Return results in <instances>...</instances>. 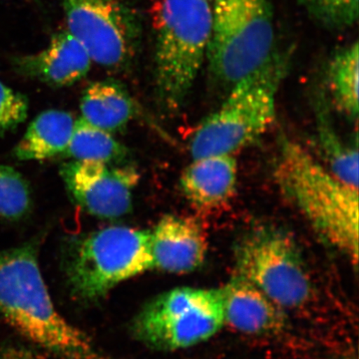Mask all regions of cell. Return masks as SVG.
<instances>
[{
	"label": "cell",
	"mask_w": 359,
	"mask_h": 359,
	"mask_svg": "<svg viewBox=\"0 0 359 359\" xmlns=\"http://www.w3.org/2000/svg\"><path fill=\"white\" fill-rule=\"evenodd\" d=\"M153 269L187 273L204 264L208 252L205 231L190 217L167 215L150 231Z\"/></svg>",
	"instance_id": "11"
},
{
	"label": "cell",
	"mask_w": 359,
	"mask_h": 359,
	"mask_svg": "<svg viewBox=\"0 0 359 359\" xmlns=\"http://www.w3.org/2000/svg\"><path fill=\"white\" fill-rule=\"evenodd\" d=\"M358 41L340 49L327 66V86L341 112L356 119L358 115L359 55Z\"/></svg>",
	"instance_id": "17"
},
{
	"label": "cell",
	"mask_w": 359,
	"mask_h": 359,
	"mask_svg": "<svg viewBox=\"0 0 359 359\" xmlns=\"http://www.w3.org/2000/svg\"><path fill=\"white\" fill-rule=\"evenodd\" d=\"M27 98L0 81V137L14 131L27 119Z\"/></svg>",
	"instance_id": "22"
},
{
	"label": "cell",
	"mask_w": 359,
	"mask_h": 359,
	"mask_svg": "<svg viewBox=\"0 0 359 359\" xmlns=\"http://www.w3.org/2000/svg\"><path fill=\"white\" fill-rule=\"evenodd\" d=\"M318 142L325 167L342 182L358 188V150L340 138L330 121L320 116Z\"/></svg>",
	"instance_id": "19"
},
{
	"label": "cell",
	"mask_w": 359,
	"mask_h": 359,
	"mask_svg": "<svg viewBox=\"0 0 359 359\" xmlns=\"http://www.w3.org/2000/svg\"><path fill=\"white\" fill-rule=\"evenodd\" d=\"M66 29L92 62L122 69L131 65L140 42V23L122 0H61Z\"/></svg>",
	"instance_id": "9"
},
{
	"label": "cell",
	"mask_w": 359,
	"mask_h": 359,
	"mask_svg": "<svg viewBox=\"0 0 359 359\" xmlns=\"http://www.w3.org/2000/svg\"><path fill=\"white\" fill-rule=\"evenodd\" d=\"M290 49H276L268 62L229 90L221 106L201 123L190 142L193 158L235 155L268 131L276 98L292 65Z\"/></svg>",
	"instance_id": "3"
},
{
	"label": "cell",
	"mask_w": 359,
	"mask_h": 359,
	"mask_svg": "<svg viewBox=\"0 0 359 359\" xmlns=\"http://www.w3.org/2000/svg\"><path fill=\"white\" fill-rule=\"evenodd\" d=\"M60 174L74 202L102 219L121 218L131 211L140 177L133 167L97 161L66 163Z\"/></svg>",
	"instance_id": "10"
},
{
	"label": "cell",
	"mask_w": 359,
	"mask_h": 359,
	"mask_svg": "<svg viewBox=\"0 0 359 359\" xmlns=\"http://www.w3.org/2000/svg\"><path fill=\"white\" fill-rule=\"evenodd\" d=\"M0 313L56 358L108 359L54 306L32 245L0 250Z\"/></svg>",
	"instance_id": "1"
},
{
	"label": "cell",
	"mask_w": 359,
	"mask_h": 359,
	"mask_svg": "<svg viewBox=\"0 0 359 359\" xmlns=\"http://www.w3.org/2000/svg\"><path fill=\"white\" fill-rule=\"evenodd\" d=\"M237 273L244 276L283 309L301 308L313 287L299 248L278 229L252 231L241 243Z\"/></svg>",
	"instance_id": "8"
},
{
	"label": "cell",
	"mask_w": 359,
	"mask_h": 359,
	"mask_svg": "<svg viewBox=\"0 0 359 359\" xmlns=\"http://www.w3.org/2000/svg\"><path fill=\"white\" fill-rule=\"evenodd\" d=\"M313 20L325 28L342 30L358 22V0H299Z\"/></svg>",
	"instance_id": "21"
},
{
	"label": "cell",
	"mask_w": 359,
	"mask_h": 359,
	"mask_svg": "<svg viewBox=\"0 0 359 359\" xmlns=\"http://www.w3.org/2000/svg\"><path fill=\"white\" fill-rule=\"evenodd\" d=\"M224 325L221 289L177 287L144 306L132 334L157 351H173L202 344Z\"/></svg>",
	"instance_id": "7"
},
{
	"label": "cell",
	"mask_w": 359,
	"mask_h": 359,
	"mask_svg": "<svg viewBox=\"0 0 359 359\" xmlns=\"http://www.w3.org/2000/svg\"><path fill=\"white\" fill-rule=\"evenodd\" d=\"M92 60L67 29L53 35L44 49L14 60L18 72L54 87L76 83L88 74Z\"/></svg>",
	"instance_id": "12"
},
{
	"label": "cell",
	"mask_w": 359,
	"mask_h": 359,
	"mask_svg": "<svg viewBox=\"0 0 359 359\" xmlns=\"http://www.w3.org/2000/svg\"><path fill=\"white\" fill-rule=\"evenodd\" d=\"M221 292L224 325L254 335L273 334L285 325L283 309L244 276L236 273Z\"/></svg>",
	"instance_id": "13"
},
{
	"label": "cell",
	"mask_w": 359,
	"mask_h": 359,
	"mask_svg": "<svg viewBox=\"0 0 359 359\" xmlns=\"http://www.w3.org/2000/svg\"><path fill=\"white\" fill-rule=\"evenodd\" d=\"M75 121L66 111H44L30 123L14 149V156L20 161H42L65 154Z\"/></svg>",
	"instance_id": "15"
},
{
	"label": "cell",
	"mask_w": 359,
	"mask_h": 359,
	"mask_svg": "<svg viewBox=\"0 0 359 359\" xmlns=\"http://www.w3.org/2000/svg\"><path fill=\"white\" fill-rule=\"evenodd\" d=\"M32 208V193L22 175L13 168L0 164V217L23 218Z\"/></svg>",
	"instance_id": "20"
},
{
	"label": "cell",
	"mask_w": 359,
	"mask_h": 359,
	"mask_svg": "<svg viewBox=\"0 0 359 359\" xmlns=\"http://www.w3.org/2000/svg\"><path fill=\"white\" fill-rule=\"evenodd\" d=\"M237 183V159L229 154L193 158L180 177V187L186 199L204 210L226 204L235 195Z\"/></svg>",
	"instance_id": "14"
},
{
	"label": "cell",
	"mask_w": 359,
	"mask_h": 359,
	"mask_svg": "<svg viewBox=\"0 0 359 359\" xmlns=\"http://www.w3.org/2000/svg\"><path fill=\"white\" fill-rule=\"evenodd\" d=\"M150 269V231L130 226H109L85 236L71 247L65 261L73 294L84 301L101 299Z\"/></svg>",
	"instance_id": "6"
},
{
	"label": "cell",
	"mask_w": 359,
	"mask_h": 359,
	"mask_svg": "<svg viewBox=\"0 0 359 359\" xmlns=\"http://www.w3.org/2000/svg\"><path fill=\"white\" fill-rule=\"evenodd\" d=\"M80 110L82 119L109 133L124 128L136 112L128 92L113 81L90 84L82 95Z\"/></svg>",
	"instance_id": "16"
},
{
	"label": "cell",
	"mask_w": 359,
	"mask_h": 359,
	"mask_svg": "<svg viewBox=\"0 0 359 359\" xmlns=\"http://www.w3.org/2000/svg\"><path fill=\"white\" fill-rule=\"evenodd\" d=\"M212 26L208 0H160L155 7L156 96L168 112L185 104L207 59Z\"/></svg>",
	"instance_id": "4"
},
{
	"label": "cell",
	"mask_w": 359,
	"mask_h": 359,
	"mask_svg": "<svg viewBox=\"0 0 359 359\" xmlns=\"http://www.w3.org/2000/svg\"><path fill=\"white\" fill-rule=\"evenodd\" d=\"M207 59L216 83L230 90L263 67L275 52L269 0H212Z\"/></svg>",
	"instance_id": "5"
},
{
	"label": "cell",
	"mask_w": 359,
	"mask_h": 359,
	"mask_svg": "<svg viewBox=\"0 0 359 359\" xmlns=\"http://www.w3.org/2000/svg\"><path fill=\"white\" fill-rule=\"evenodd\" d=\"M208 1L212 2V0H208Z\"/></svg>",
	"instance_id": "24"
},
{
	"label": "cell",
	"mask_w": 359,
	"mask_h": 359,
	"mask_svg": "<svg viewBox=\"0 0 359 359\" xmlns=\"http://www.w3.org/2000/svg\"><path fill=\"white\" fill-rule=\"evenodd\" d=\"M0 359H43L32 349L21 346L0 347Z\"/></svg>",
	"instance_id": "23"
},
{
	"label": "cell",
	"mask_w": 359,
	"mask_h": 359,
	"mask_svg": "<svg viewBox=\"0 0 359 359\" xmlns=\"http://www.w3.org/2000/svg\"><path fill=\"white\" fill-rule=\"evenodd\" d=\"M65 155L74 161L115 164L126 156V149L109 132L97 128L79 118L75 121L74 131Z\"/></svg>",
	"instance_id": "18"
},
{
	"label": "cell",
	"mask_w": 359,
	"mask_h": 359,
	"mask_svg": "<svg viewBox=\"0 0 359 359\" xmlns=\"http://www.w3.org/2000/svg\"><path fill=\"white\" fill-rule=\"evenodd\" d=\"M275 177L302 216L328 244L358 263V188L342 182L299 143L285 140Z\"/></svg>",
	"instance_id": "2"
}]
</instances>
